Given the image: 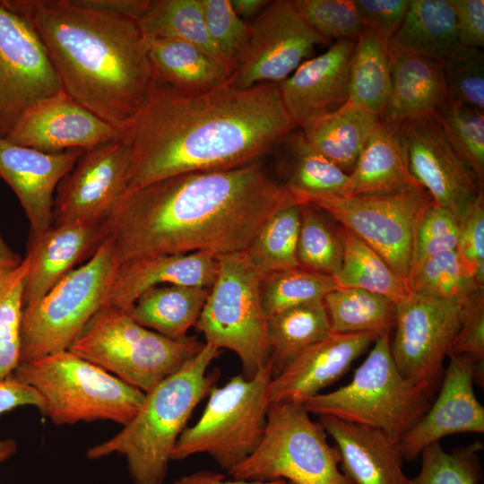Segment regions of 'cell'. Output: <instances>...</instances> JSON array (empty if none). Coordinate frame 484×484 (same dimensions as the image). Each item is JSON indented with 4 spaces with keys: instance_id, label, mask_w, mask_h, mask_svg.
<instances>
[{
    "instance_id": "5",
    "label": "cell",
    "mask_w": 484,
    "mask_h": 484,
    "mask_svg": "<svg viewBox=\"0 0 484 484\" xmlns=\"http://www.w3.org/2000/svg\"><path fill=\"white\" fill-rule=\"evenodd\" d=\"M390 333L380 334L352 380L328 393L303 401L309 413L368 426L400 438L427 412L435 389L412 384L399 372L390 350Z\"/></svg>"
},
{
    "instance_id": "19",
    "label": "cell",
    "mask_w": 484,
    "mask_h": 484,
    "mask_svg": "<svg viewBox=\"0 0 484 484\" xmlns=\"http://www.w3.org/2000/svg\"><path fill=\"white\" fill-rule=\"evenodd\" d=\"M448 357L436 400L398 442L404 460L417 458L426 446L451 434L484 432V408L473 388L475 359L466 354Z\"/></svg>"
},
{
    "instance_id": "53",
    "label": "cell",
    "mask_w": 484,
    "mask_h": 484,
    "mask_svg": "<svg viewBox=\"0 0 484 484\" xmlns=\"http://www.w3.org/2000/svg\"><path fill=\"white\" fill-rule=\"evenodd\" d=\"M32 405L41 411L43 398L33 387L13 375L0 380V415L20 406Z\"/></svg>"
},
{
    "instance_id": "49",
    "label": "cell",
    "mask_w": 484,
    "mask_h": 484,
    "mask_svg": "<svg viewBox=\"0 0 484 484\" xmlns=\"http://www.w3.org/2000/svg\"><path fill=\"white\" fill-rule=\"evenodd\" d=\"M457 251L484 286V192L480 191L457 218Z\"/></svg>"
},
{
    "instance_id": "50",
    "label": "cell",
    "mask_w": 484,
    "mask_h": 484,
    "mask_svg": "<svg viewBox=\"0 0 484 484\" xmlns=\"http://www.w3.org/2000/svg\"><path fill=\"white\" fill-rule=\"evenodd\" d=\"M466 354L475 359V381L484 385V288L476 290L463 304L462 320L449 354Z\"/></svg>"
},
{
    "instance_id": "55",
    "label": "cell",
    "mask_w": 484,
    "mask_h": 484,
    "mask_svg": "<svg viewBox=\"0 0 484 484\" xmlns=\"http://www.w3.org/2000/svg\"><path fill=\"white\" fill-rule=\"evenodd\" d=\"M284 480L269 481H248L243 480H227L224 475L210 471H199L182 476L173 484H287Z\"/></svg>"
},
{
    "instance_id": "11",
    "label": "cell",
    "mask_w": 484,
    "mask_h": 484,
    "mask_svg": "<svg viewBox=\"0 0 484 484\" xmlns=\"http://www.w3.org/2000/svg\"><path fill=\"white\" fill-rule=\"evenodd\" d=\"M219 271L195 324L211 344L235 352L249 379L270 363L268 318L260 298L261 274L245 251L216 256Z\"/></svg>"
},
{
    "instance_id": "33",
    "label": "cell",
    "mask_w": 484,
    "mask_h": 484,
    "mask_svg": "<svg viewBox=\"0 0 484 484\" xmlns=\"http://www.w3.org/2000/svg\"><path fill=\"white\" fill-rule=\"evenodd\" d=\"M349 99L353 105L380 117L391 92L388 45L364 29L350 60Z\"/></svg>"
},
{
    "instance_id": "3",
    "label": "cell",
    "mask_w": 484,
    "mask_h": 484,
    "mask_svg": "<svg viewBox=\"0 0 484 484\" xmlns=\"http://www.w3.org/2000/svg\"><path fill=\"white\" fill-rule=\"evenodd\" d=\"M1 1L34 30L62 89L125 132L155 83L137 22L74 0Z\"/></svg>"
},
{
    "instance_id": "24",
    "label": "cell",
    "mask_w": 484,
    "mask_h": 484,
    "mask_svg": "<svg viewBox=\"0 0 484 484\" xmlns=\"http://www.w3.org/2000/svg\"><path fill=\"white\" fill-rule=\"evenodd\" d=\"M218 271L216 255L207 251L124 261L115 272L104 306L128 312L142 293L163 284L211 289Z\"/></svg>"
},
{
    "instance_id": "27",
    "label": "cell",
    "mask_w": 484,
    "mask_h": 484,
    "mask_svg": "<svg viewBox=\"0 0 484 484\" xmlns=\"http://www.w3.org/2000/svg\"><path fill=\"white\" fill-rule=\"evenodd\" d=\"M424 190L410 172L401 125L379 118L360 151L345 196L390 195Z\"/></svg>"
},
{
    "instance_id": "56",
    "label": "cell",
    "mask_w": 484,
    "mask_h": 484,
    "mask_svg": "<svg viewBox=\"0 0 484 484\" xmlns=\"http://www.w3.org/2000/svg\"><path fill=\"white\" fill-rule=\"evenodd\" d=\"M235 13L242 19L257 16L269 4L266 0H229Z\"/></svg>"
},
{
    "instance_id": "47",
    "label": "cell",
    "mask_w": 484,
    "mask_h": 484,
    "mask_svg": "<svg viewBox=\"0 0 484 484\" xmlns=\"http://www.w3.org/2000/svg\"><path fill=\"white\" fill-rule=\"evenodd\" d=\"M448 99L484 115V55L480 49L466 48L444 64Z\"/></svg>"
},
{
    "instance_id": "10",
    "label": "cell",
    "mask_w": 484,
    "mask_h": 484,
    "mask_svg": "<svg viewBox=\"0 0 484 484\" xmlns=\"http://www.w3.org/2000/svg\"><path fill=\"white\" fill-rule=\"evenodd\" d=\"M118 264L113 244L106 238L88 261L68 273L34 306L23 308L20 363L69 350L104 306Z\"/></svg>"
},
{
    "instance_id": "42",
    "label": "cell",
    "mask_w": 484,
    "mask_h": 484,
    "mask_svg": "<svg viewBox=\"0 0 484 484\" xmlns=\"http://www.w3.org/2000/svg\"><path fill=\"white\" fill-rule=\"evenodd\" d=\"M436 117L451 147L484 186V115L447 99Z\"/></svg>"
},
{
    "instance_id": "32",
    "label": "cell",
    "mask_w": 484,
    "mask_h": 484,
    "mask_svg": "<svg viewBox=\"0 0 484 484\" xmlns=\"http://www.w3.org/2000/svg\"><path fill=\"white\" fill-rule=\"evenodd\" d=\"M267 331L272 378L305 350L332 333L323 300L295 306L270 316Z\"/></svg>"
},
{
    "instance_id": "35",
    "label": "cell",
    "mask_w": 484,
    "mask_h": 484,
    "mask_svg": "<svg viewBox=\"0 0 484 484\" xmlns=\"http://www.w3.org/2000/svg\"><path fill=\"white\" fill-rule=\"evenodd\" d=\"M337 229L342 245L341 265L333 277L337 287L362 289L395 303L409 294L405 281L377 252L345 227Z\"/></svg>"
},
{
    "instance_id": "16",
    "label": "cell",
    "mask_w": 484,
    "mask_h": 484,
    "mask_svg": "<svg viewBox=\"0 0 484 484\" xmlns=\"http://www.w3.org/2000/svg\"><path fill=\"white\" fill-rule=\"evenodd\" d=\"M129 162L124 137L85 150L56 188L53 225L105 219L125 190Z\"/></svg>"
},
{
    "instance_id": "15",
    "label": "cell",
    "mask_w": 484,
    "mask_h": 484,
    "mask_svg": "<svg viewBox=\"0 0 484 484\" xmlns=\"http://www.w3.org/2000/svg\"><path fill=\"white\" fill-rule=\"evenodd\" d=\"M62 89L31 26L0 1V136L38 101Z\"/></svg>"
},
{
    "instance_id": "43",
    "label": "cell",
    "mask_w": 484,
    "mask_h": 484,
    "mask_svg": "<svg viewBox=\"0 0 484 484\" xmlns=\"http://www.w3.org/2000/svg\"><path fill=\"white\" fill-rule=\"evenodd\" d=\"M29 270L24 256L15 269L0 272V380L11 376L20 363L23 290Z\"/></svg>"
},
{
    "instance_id": "14",
    "label": "cell",
    "mask_w": 484,
    "mask_h": 484,
    "mask_svg": "<svg viewBox=\"0 0 484 484\" xmlns=\"http://www.w3.org/2000/svg\"><path fill=\"white\" fill-rule=\"evenodd\" d=\"M464 303L412 293L396 303L390 350L406 380L436 389L461 326Z\"/></svg>"
},
{
    "instance_id": "39",
    "label": "cell",
    "mask_w": 484,
    "mask_h": 484,
    "mask_svg": "<svg viewBox=\"0 0 484 484\" xmlns=\"http://www.w3.org/2000/svg\"><path fill=\"white\" fill-rule=\"evenodd\" d=\"M409 293L464 303L478 283L457 250L432 256L412 269L406 281Z\"/></svg>"
},
{
    "instance_id": "23",
    "label": "cell",
    "mask_w": 484,
    "mask_h": 484,
    "mask_svg": "<svg viewBox=\"0 0 484 484\" xmlns=\"http://www.w3.org/2000/svg\"><path fill=\"white\" fill-rule=\"evenodd\" d=\"M379 335L370 333H335L305 350L270 388L271 402H302L336 382Z\"/></svg>"
},
{
    "instance_id": "34",
    "label": "cell",
    "mask_w": 484,
    "mask_h": 484,
    "mask_svg": "<svg viewBox=\"0 0 484 484\" xmlns=\"http://www.w3.org/2000/svg\"><path fill=\"white\" fill-rule=\"evenodd\" d=\"M291 165L283 186L299 205L316 201L344 197L349 175L316 151L302 133L289 134Z\"/></svg>"
},
{
    "instance_id": "31",
    "label": "cell",
    "mask_w": 484,
    "mask_h": 484,
    "mask_svg": "<svg viewBox=\"0 0 484 484\" xmlns=\"http://www.w3.org/2000/svg\"><path fill=\"white\" fill-rule=\"evenodd\" d=\"M210 290L174 284L154 286L142 293L127 313L150 330L181 339L195 325Z\"/></svg>"
},
{
    "instance_id": "30",
    "label": "cell",
    "mask_w": 484,
    "mask_h": 484,
    "mask_svg": "<svg viewBox=\"0 0 484 484\" xmlns=\"http://www.w3.org/2000/svg\"><path fill=\"white\" fill-rule=\"evenodd\" d=\"M378 120L379 117L347 101L307 121L301 133L311 147L349 175Z\"/></svg>"
},
{
    "instance_id": "46",
    "label": "cell",
    "mask_w": 484,
    "mask_h": 484,
    "mask_svg": "<svg viewBox=\"0 0 484 484\" xmlns=\"http://www.w3.org/2000/svg\"><path fill=\"white\" fill-rule=\"evenodd\" d=\"M208 35L232 70L246 44L249 23L233 10L229 0H200Z\"/></svg>"
},
{
    "instance_id": "58",
    "label": "cell",
    "mask_w": 484,
    "mask_h": 484,
    "mask_svg": "<svg viewBox=\"0 0 484 484\" xmlns=\"http://www.w3.org/2000/svg\"><path fill=\"white\" fill-rule=\"evenodd\" d=\"M17 451V444L12 438H0V462L9 459Z\"/></svg>"
},
{
    "instance_id": "7",
    "label": "cell",
    "mask_w": 484,
    "mask_h": 484,
    "mask_svg": "<svg viewBox=\"0 0 484 484\" xmlns=\"http://www.w3.org/2000/svg\"><path fill=\"white\" fill-rule=\"evenodd\" d=\"M205 343L171 339L150 330L119 308L103 306L69 350L143 393L177 371Z\"/></svg>"
},
{
    "instance_id": "18",
    "label": "cell",
    "mask_w": 484,
    "mask_h": 484,
    "mask_svg": "<svg viewBox=\"0 0 484 484\" xmlns=\"http://www.w3.org/2000/svg\"><path fill=\"white\" fill-rule=\"evenodd\" d=\"M121 131L83 108L63 89L31 106L5 137L44 152L87 150L123 137Z\"/></svg>"
},
{
    "instance_id": "54",
    "label": "cell",
    "mask_w": 484,
    "mask_h": 484,
    "mask_svg": "<svg viewBox=\"0 0 484 484\" xmlns=\"http://www.w3.org/2000/svg\"><path fill=\"white\" fill-rule=\"evenodd\" d=\"M74 2L88 9L137 22L144 13L149 0H74Z\"/></svg>"
},
{
    "instance_id": "41",
    "label": "cell",
    "mask_w": 484,
    "mask_h": 484,
    "mask_svg": "<svg viewBox=\"0 0 484 484\" xmlns=\"http://www.w3.org/2000/svg\"><path fill=\"white\" fill-rule=\"evenodd\" d=\"M297 258L300 267L332 277L341 265L338 229L331 226L321 210L309 205H301Z\"/></svg>"
},
{
    "instance_id": "2",
    "label": "cell",
    "mask_w": 484,
    "mask_h": 484,
    "mask_svg": "<svg viewBox=\"0 0 484 484\" xmlns=\"http://www.w3.org/2000/svg\"><path fill=\"white\" fill-rule=\"evenodd\" d=\"M296 203L257 161L172 176L125 190L105 219L119 263L207 251L246 250L281 209Z\"/></svg>"
},
{
    "instance_id": "38",
    "label": "cell",
    "mask_w": 484,
    "mask_h": 484,
    "mask_svg": "<svg viewBox=\"0 0 484 484\" xmlns=\"http://www.w3.org/2000/svg\"><path fill=\"white\" fill-rule=\"evenodd\" d=\"M301 205L290 204L271 216L245 253L262 278L272 272L298 267Z\"/></svg>"
},
{
    "instance_id": "13",
    "label": "cell",
    "mask_w": 484,
    "mask_h": 484,
    "mask_svg": "<svg viewBox=\"0 0 484 484\" xmlns=\"http://www.w3.org/2000/svg\"><path fill=\"white\" fill-rule=\"evenodd\" d=\"M328 42L307 22L294 0L270 1L249 23L246 44L228 81L239 89L280 83L315 46Z\"/></svg>"
},
{
    "instance_id": "45",
    "label": "cell",
    "mask_w": 484,
    "mask_h": 484,
    "mask_svg": "<svg viewBox=\"0 0 484 484\" xmlns=\"http://www.w3.org/2000/svg\"><path fill=\"white\" fill-rule=\"evenodd\" d=\"M307 22L326 39L357 40L364 30L353 0H294Z\"/></svg>"
},
{
    "instance_id": "40",
    "label": "cell",
    "mask_w": 484,
    "mask_h": 484,
    "mask_svg": "<svg viewBox=\"0 0 484 484\" xmlns=\"http://www.w3.org/2000/svg\"><path fill=\"white\" fill-rule=\"evenodd\" d=\"M336 288L332 276L298 266L264 275L260 281V298L269 318L290 307L323 300Z\"/></svg>"
},
{
    "instance_id": "29",
    "label": "cell",
    "mask_w": 484,
    "mask_h": 484,
    "mask_svg": "<svg viewBox=\"0 0 484 484\" xmlns=\"http://www.w3.org/2000/svg\"><path fill=\"white\" fill-rule=\"evenodd\" d=\"M388 47L442 64L469 48L460 42L449 0H410L403 22Z\"/></svg>"
},
{
    "instance_id": "48",
    "label": "cell",
    "mask_w": 484,
    "mask_h": 484,
    "mask_svg": "<svg viewBox=\"0 0 484 484\" xmlns=\"http://www.w3.org/2000/svg\"><path fill=\"white\" fill-rule=\"evenodd\" d=\"M457 236L455 215L433 203L425 212L415 233L411 271L432 256L457 250Z\"/></svg>"
},
{
    "instance_id": "17",
    "label": "cell",
    "mask_w": 484,
    "mask_h": 484,
    "mask_svg": "<svg viewBox=\"0 0 484 484\" xmlns=\"http://www.w3.org/2000/svg\"><path fill=\"white\" fill-rule=\"evenodd\" d=\"M411 174L434 203L459 217L481 191L470 168L448 143L436 116L401 125Z\"/></svg>"
},
{
    "instance_id": "8",
    "label": "cell",
    "mask_w": 484,
    "mask_h": 484,
    "mask_svg": "<svg viewBox=\"0 0 484 484\" xmlns=\"http://www.w3.org/2000/svg\"><path fill=\"white\" fill-rule=\"evenodd\" d=\"M340 455L299 401L271 402L257 448L228 473L237 480L293 484H353L340 469Z\"/></svg>"
},
{
    "instance_id": "36",
    "label": "cell",
    "mask_w": 484,
    "mask_h": 484,
    "mask_svg": "<svg viewBox=\"0 0 484 484\" xmlns=\"http://www.w3.org/2000/svg\"><path fill=\"white\" fill-rule=\"evenodd\" d=\"M323 301L332 333L380 335L393 328L396 303L383 295L358 288L337 287Z\"/></svg>"
},
{
    "instance_id": "4",
    "label": "cell",
    "mask_w": 484,
    "mask_h": 484,
    "mask_svg": "<svg viewBox=\"0 0 484 484\" xmlns=\"http://www.w3.org/2000/svg\"><path fill=\"white\" fill-rule=\"evenodd\" d=\"M221 350L203 349L152 389L134 419L114 436L87 451L89 459L111 454L125 457L134 484H163L175 445L198 403L215 385L218 370L208 373Z\"/></svg>"
},
{
    "instance_id": "51",
    "label": "cell",
    "mask_w": 484,
    "mask_h": 484,
    "mask_svg": "<svg viewBox=\"0 0 484 484\" xmlns=\"http://www.w3.org/2000/svg\"><path fill=\"white\" fill-rule=\"evenodd\" d=\"M365 29L387 45L401 27L410 0H353Z\"/></svg>"
},
{
    "instance_id": "26",
    "label": "cell",
    "mask_w": 484,
    "mask_h": 484,
    "mask_svg": "<svg viewBox=\"0 0 484 484\" xmlns=\"http://www.w3.org/2000/svg\"><path fill=\"white\" fill-rule=\"evenodd\" d=\"M388 50L391 92L379 118L401 125L436 116L448 99L444 64L389 47Z\"/></svg>"
},
{
    "instance_id": "9",
    "label": "cell",
    "mask_w": 484,
    "mask_h": 484,
    "mask_svg": "<svg viewBox=\"0 0 484 484\" xmlns=\"http://www.w3.org/2000/svg\"><path fill=\"white\" fill-rule=\"evenodd\" d=\"M272 381L270 361L252 378L240 374L214 385L201 418L179 436L171 460L207 454L227 472L241 463L264 437Z\"/></svg>"
},
{
    "instance_id": "25",
    "label": "cell",
    "mask_w": 484,
    "mask_h": 484,
    "mask_svg": "<svg viewBox=\"0 0 484 484\" xmlns=\"http://www.w3.org/2000/svg\"><path fill=\"white\" fill-rule=\"evenodd\" d=\"M320 425L336 444L340 469L353 484H410L397 442L384 431L332 416Z\"/></svg>"
},
{
    "instance_id": "57",
    "label": "cell",
    "mask_w": 484,
    "mask_h": 484,
    "mask_svg": "<svg viewBox=\"0 0 484 484\" xmlns=\"http://www.w3.org/2000/svg\"><path fill=\"white\" fill-rule=\"evenodd\" d=\"M22 260L23 258L5 243L0 233V272L17 268Z\"/></svg>"
},
{
    "instance_id": "21",
    "label": "cell",
    "mask_w": 484,
    "mask_h": 484,
    "mask_svg": "<svg viewBox=\"0 0 484 484\" xmlns=\"http://www.w3.org/2000/svg\"><path fill=\"white\" fill-rule=\"evenodd\" d=\"M105 219L52 225L40 234H30L25 255L29 259V270L23 290V308L38 303L57 282L97 252L107 238Z\"/></svg>"
},
{
    "instance_id": "6",
    "label": "cell",
    "mask_w": 484,
    "mask_h": 484,
    "mask_svg": "<svg viewBox=\"0 0 484 484\" xmlns=\"http://www.w3.org/2000/svg\"><path fill=\"white\" fill-rule=\"evenodd\" d=\"M13 376L43 398L41 413L56 425L111 420L137 414L145 393L69 350L20 363Z\"/></svg>"
},
{
    "instance_id": "22",
    "label": "cell",
    "mask_w": 484,
    "mask_h": 484,
    "mask_svg": "<svg viewBox=\"0 0 484 484\" xmlns=\"http://www.w3.org/2000/svg\"><path fill=\"white\" fill-rule=\"evenodd\" d=\"M356 40L340 39L304 61L280 82L284 107L295 127L335 110L349 99L350 60Z\"/></svg>"
},
{
    "instance_id": "12",
    "label": "cell",
    "mask_w": 484,
    "mask_h": 484,
    "mask_svg": "<svg viewBox=\"0 0 484 484\" xmlns=\"http://www.w3.org/2000/svg\"><path fill=\"white\" fill-rule=\"evenodd\" d=\"M433 203L428 192L415 190L390 195L324 199L309 206L326 212L350 230L377 252L406 283L415 233Z\"/></svg>"
},
{
    "instance_id": "28",
    "label": "cell",
    "mask_w": 484,
    "mask_h": 484,
    "mask_svg": "<svg viewBox=\"0 0 484 484\" xmlns=\"http://www.w3.org/2000/svg\"><path fill=\"white\" fill-rule=\"evenodd\" d=\"M144 41L155 82L181 93L212 90L231 74L220 61L190 43L145 36Z\"/></svg>"
},
{
    "instance_id": "20",
    "label": "cell",
    "mask_w": 484,
    "mask_h": 484,
    "mask_svg": "<svg viewBox=\"0 0 484 484\" xmlns=\"http://www.w3.org/2000/svg\"><path fill=\"white\" fill-rule=\"evenodd\" d=\"M85 150L44 152L0 136V177L13 189L38 235L53 225L54 192Z\"/></svg>"
},
{
    "instance_id": "1",
    "label": "cell",
    "mask_w": 484,
    "mask_h": 484,
    "mask_svg": "<svg viewBox=\"0 0 484 484\" xmlns=\"http://www.w3.org/2000/svg\"><path fill=\"white\" fill-rule=\"evenodd\" d=\"M294 128L279 83L239 89L227 81L186 94L155 82L124 133L130 148L125 190L257 161Z\"/></svg>"
},
{
    "instance_id": "52",
    "label": "cell",
    "mask_w": 484,
    "mask_h": 484,
    "mask_svg": "<svg viewBox=\"0 0 484 484\" xmlns=\"http://www.w3.org/2000/svg\"><path fill=\"white\" fill-rule=\"evenodd\" d=\"M454 9L457 32L464 48L484 46V1L449 0Z\"/></svg>"
},
{
    "instance_id": "44",
    "label": "cell",
    "mask_w": 484,
    "mask_h": 484,
    "mask_svg": "<svg viewBox=\"0 0 484 484\" xmlns=\"http://www.w3.org/2000/svg\"><path fill=\"white\" fill-rule=\"evenodd\" d=\"M480 449L482 444L475 442L447 453L439 441L434 442L421 451L420 471L410 484H479Z\"/></svg>"
},
{
    "instance_id": "59",
    "label": "cell",
    "mask_w": 484,
    "mask_h": 484,
    "mask_svg": "<svg viewBox=\"0 0 484 484\" xmlns=\"http://www.w3.org/2000/svg\"><path fill=\"white\" fill-rule=\"evenodd\" d=\"M287 484H293L292 482H287Z\"/></svg>"
},
{
    "instance_id": "37",
    "label": "cell",
    "mask_w": 484,
    "mask_h": 484,
    "mask_svg": "<svg viewBox=\"0 0 484 484\" xmlns=\"http://www.w3.org/2000/svg\"><path fill=\"white\" fill-rule=\"evenodd\" d=\"M136 22L143 36L194 45L220 61L232 73V68L208 35L200 0H149Z\"/></svg>"
}]
</instances>
